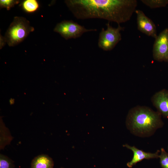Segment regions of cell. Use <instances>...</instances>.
Returning a JSON list of instances; mask_svg holds the SVG:
<instances>
[{"label": "cell", "mask_w": 168, "mask_h": 168, "mask_svg": "<svg viewBox=\"0 0 168 168\" xmlns=\"http://www.w3.org/2000/svg\"><path fill=\"white\" fill-rule=\"evenodd\" d=\"M20 2V1L17 0H0V8H6L9 10Z\"/></svg>", "instance_id": "cell-16"}, {"label": "cell", "mask_w": 168, "mask_h": 168, "mask_svg": "<svg viewBox=\"0 0 168 168\" xmlns=\"http://www.w3.org/2000/svg\"><path fill=\"white\" fill-rule=\"evenodd\" d=\"M141 1L151 8L164 7L168 4V0H142Z\"/></svg>", "instance_id": "cell-13"}, {"label": "cell", "mask_w": 168, "mask_h": 168, "mask_svg": "<svg viewBox=\"0 0 168 168\" xmlns=\"http://www.w3.org/2000/svg\"><path fill=\"white\" fill-rule=\"evenodd\" d=\"M64 2L77 19H101L118 24L130 19L138 4L136 0H66Z\"/></svg>", "instance_id": "cell-1"}, {"label": "cell", "mask_w": 168, "mask_h": 168, "mask_svg": "<svg viewBox=\"0 0 168 168\" xmlns=\"http://www.w3.org/2000/svg\"><path fill=\"white\" fill-rule=\"evenodd\" d=\"M157 111L145 106L137 105L131 109L126 117L127 128L134 135L141 138L153 135L164 123Z\"/></svg>", "instance_id": "cell-2"}, {"label": "cell", "mask_w": 168, "mask_h": 168, "mask_svg": "<svg viewBox=\"0 0 168 168\" xmlns=\"http://www.w3.org/2000/svg\"><path fill=\"white\" fill-rule=\"evenodd\" d=\"M152 52L155 60L168 63V28L161 31L155 39Z\"/></svg>", "instance_id": "cell-6"}, {"label": "cell", "mask_w": 168, "mask_h": 168, "mask_svg": "<svg viewBox=\"0 0 168 168\" xmlns=\"http://www.w3.org/2000/svg\"><path fill=\"white\" fill-rule=\"evenodd\" d=\"M159 158L161 167L162 168H168V153L163 148L161 149Z\"/></svg>", "instance_id": "cell-15"}, {"label": "cell", "mask_w": 168, "mask_h": 168, "mask_svg": "<svg viewBox=\"0 0 168 168\" xmlns=\"http://www.w3.org/2000/svg\"><path fill=\"white\" fill-rule=\"evenodd\" d=\"M124 147L131 150L133 153L131 160L127 164L129 168H132L136 163L144 159L159 158L160 152L159 150H157L154 153L146 152L138 149L134 146H131L127 144L124 145Z\"/></svg>", "instance_id": "cell-9"}, {"label": "cell", "mask_w": 168, "mask_h": 168, "mask_svg": "<svg viewBox=\"0 0 168 168\" xmlns=\"http://www.w3.org/2000/svg\"><path fill=\"white\" fill-rule=\"evenodd\" d=\"M7 43L4 37L0 35V48L2 49Z\"/></svg>", "instance_id": "cell-17"}, {"label": "cell", "mask_w": 168, "mask_h": 168, "mask_svg": "<svg viewBox=\"0 0 168 168\" xmlns=\"http://www.w3.org/2000/svg\"><path fill=\"white\" fill-rule=\"evenodd\" d=\"M107 29L102 28L99 33L98 44V47L105 51L112 50L121 40L120 31L124 27L118 24L117 28H114L110 25V22L106 24Z\"/></svg>", "instance_id": "cell-4"}, {"label": "cell", "mask_w": 168, "mask_h": 168, "mask_svg": "<svg viewBox=\"0 0 168 168\" xmlns=\"http://www.w3.org/2000/svg\"><path fill=\"white\" fill-rule=\"evenodd\" d=\"M54 161L47 155L42 154L35 157L32 161L30 168H53Z\"/></svg>", "instance_id": "cell-10"}, {"label": "cell", "mask_w": 168, "mask_h": 168, "mask_svg": "<svg viewBox=\"0 0 168 168\" xmlns=\"http://www.w3.org/2000/svg\"><path fill=\"white\" fill-rule=\"evenodd\" d=\"M96 29H87L72 20H64L58 23L54 31L59 33L65 39H76L85 33L96 31Z\"/></svg>", "instance_id": "cell-5"}, {"label": "cell", "mask_w": 168, "mask_h": 168, "mask_svg": "<svg viewBox=\"0 0 168 168\" xmlns=\"http://www.w3.org/2000/svg\"><path fill=\"white\" fill-rule=\"evenodd\" d=\"M34 30V28L26 18L16 16L14 17L4 37L9 46H14L22 42Z\"/></svg>", "instance_id": "cell-3"}, {"label": "cell", "mask_w": 168, "mask_h": 168, "mask_svg": "<svg viewBox=\"0 0 168 168\" xmlns=\"http://www.w3.org/2000/svg\"><path fill=\"white\" fill-rule=\"evenodd\" d=\"M152 105L164 118L168 119V90L163 89L152 97Z\"/></svg>", "instance_id": "cell-8"}, {"label": "cell", "mask_w": 168, "mask_h": 168, "mask_svg": "<svg viewBox=\"0 0 168 168\" xmlns=\"http://www.w3.org/2000/svg\"><path fill=\"white\" fill-rule=\"evenodd\" d=\"M21 5L24 11L29 13L36 11L40 6L38 1L36 0H24Z\"/></svg>", "instance_id": "cell-12"}, {"label": "cell", "mask_w": 168, "mask_h": 168, "mask_svg": "<svg viewBox=\"0 0 168 168\" xmlns=\"http://www.w3.org/2000/svg\"><path fill=\"white\" fill-rule=\"evenodd\" d=\"M138 28V30L146 35L155 39L156 38V26L153 21L148 17L143 12L139 10H136Z\"/></svg>", "instance_id": "cell-7"}, {"label": "cell", "mask_w": 168, "mask_h": 168, "mask_svg": "<svg viewBox=\"0 0 168 168\" xmlns=\"http://www.w3.org/2000/svg\"><path fill=\"white\" fill-rule=\"evenodd\" d=\"M13 161L8 157L1 154L0 168H14Z\"/></svg>", "instance_id": "cell-14"}, {"label": "cell", "mask_w": 168, "mask_h": 168, "mask_svg": "<svg viewBox=\"0 0 168 168\" xmlns=\"http://www.w3.org/2000/svg\"><path fill=\"white\" fill-rule=\"evenodd\" d=\"M0 125V149H2L10 143L12 138L8 129L1 124Z\"/></svg>", "instance_id": "cell-11"}, {"label": "cell", "mask_w": 168, "mask_h": 168, "mask_svg": "<svg viewBox=\"0 0 168 168\" xmlns=\"http://www.w3.org/2000/svg\"><path fill=\"white\" fill-rule=\"evenodd\" d=\"M167 151H168V147H167Z\"/></svg>", "instance_id": "cell-18"}]
</instances>
